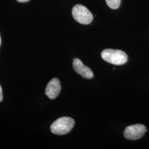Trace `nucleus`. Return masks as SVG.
<instances>
[{
	"label": "nucleus",
	"instance_id": "1",
	"mask_svg": "<svg viewBox=\"0 0 149 149\" xmlns=\"http://www.w3.org/2000/svg\"><path fill=\"white\" fill-rule=\"evenodd\" d=\"M102 59L107 62L116 65L125 64L128 61V56L120 50L107 49L101 53Z\"/></svg>",
	"mask_w": 149,
	"mask_h": 149
},
{
	"label": "nucleus",
	"instance_id": "10",
	"mask_svg": "<svg viewBox=\"0 0 149 149\" xmlns=\"http://www.w3.org/2000/svg\"><path fill=\"white\" fill-rule=\"evenodd\" d=\"M1 36H0V45H1Z\"/></svg>",
	"mask_w": 149,
	"mask_h": 149
},
{
	"label": "nucleus",
	"instance_id": "4",
	"mask_svg": "<svg viewBox=\"0 0 149 149\" xmlns=\"http://www.w3.org/2000/svg\"><path fill=\"white\" fill-rule=\"evenodd\" d=\"M147 132L146 127L143 124H134L128 126L124 131L125 138L128 140H138L141 138Z\"/></svg>",
	"mask_w": 149,
	"mask_h": 149
},
{
	"label": "nucleus",
	"instance_id": "5",
	"mask_svg": "<svg viewBox=\"0 0 149 149\" xmlns=\"http://www.w3.org/2000/svg\"><path fill=\"white\" fill-rule=\"evenodd\" d=\"M73 68L76 72L80 74L82 77L91 79L93 77L92 70L82 63L80 59L75 58L73 61Z\"/></svg>",
	"mask_w": 149,
	"mask_h": 149
},
{
	"label": "nucleus",
	"instance_id": "6",
	"mask_svg": "<svg viewBox=\"0 0 149 149\" xmlns=\"http://www.w3.org/2000/svg\"><path fill=\"white\" fill-rule=\"evenodd\" d=\"M61 91V84L58 79L54 78L50 80L45 88V95L51 100L56 98Z\"/></svg>",
	"mask_w": 149,
	"mask_h": 149
},
{
	"label": "nucleus",
	"instance_id": "3",
	"mask_svg": "<svg viewBox=\"0 0 149 149\" xmlns=\"http://www.w3.org/2000/svg\"><path fill=\"white\" fill-rule=\"evenodd\" d=\"M74 20L81 24H88L93 20V15L86 7L81 5L74 6L72 10Z\"/></svg>",
	"mask_w": 149,
	"mask_h": 149
},
{
	"label": "nucleus",
	"instance_id": "2",
	"mask_svg": "<svg viewBox=\"0 0 149 149\" xmlns=\"http://www.w3.org/2000/svg\"><path fill=\"white\" fill-rule=\"evenodd\" d=\"M74 120L70 117H63L56 120L50 126L51 132L56 135H65L69 133L74 127Z\"/></svg>",
	"mask_w": 149,
	"mask_h": 149
},
{
	"label": "nucleus",
	"instance_id": "7",
	"mask_svg": "<svg viewBox=\"0 0 149 149\" xmlns=\"http://www.w3.org/2000/svg\"><path fill=\"white\" fill-rule=\"evenodd\" d=\"M107 5L112 9H117L120 5L121 0H106Z\"/></svg>",
	"mask_w": 149,
	"mask_h": 149
},
{
	"label": "nucleus",
	"instance_id": "8",
	"mask_svg": "<svg viewBox=\"0 0 149 149\" xmlns=\"http://www.w3.org/2000/svg\"><path fill=\"white\" fill-rule=\"evenodd\" d=\"M3 99V93H2V89L0 85V102L2 101Z\"/></svg>",
	"mask_w": 149,
	"mask_h": 149
},
{
	"label": "nucleus",
	"instance_id": "9",
	"mask_svg": "<svg viewBox=\"0 0 149 149\" xmlns=\"http://www.w3.org/2000/svg\"><path fill=\"white\" fill-rule=\"evenodd\" d=\"M17 2H22V3H23V2H28V1H29V0H17Z\"/></svg>",
	"mask_w": 149,
	"mask_h": 149
}]
</instances>
